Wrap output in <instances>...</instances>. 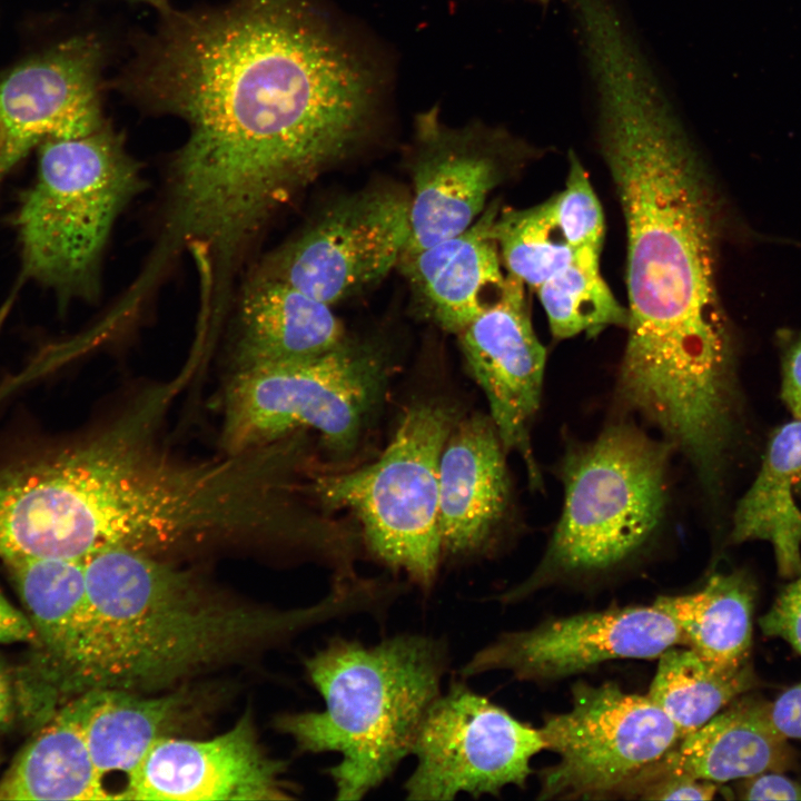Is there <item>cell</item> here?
<instances>
[{"label":"cell","instance_id":"cell-30","mask_svg":"<svg viewBox=\"0 0 801 801\" xmlns=\"http://www.w3.org/2000/svg\"><path fill=\"white\" fill-rule=\"evenodd\" d=\"M759 625L764 635L784 640L801 655V574L781 590Z\"/></svg>","mask_w":801,"mask_h":801},{"label":"cell","instance_id":"cell-13","mask_svg":"<svg viewBox=\"0 0 801 801\" xmlns=\"http://www.w3.org/2000/svg\"><path fill=\"white\" fill-rule=\"evenodd\" d=\"M408 154L413 184L409 237L414 253L466 230L504 178L512 141L479 123L446 126L433 108L417 116Z\"/></svg>","mask_w":801,"mask_h":801},{"label":"cell","instance_id":"cell-9","mask_svg":"<svg viewBox=\"0 0 801 801\" xmlns=\"http://www.w3.org/2000/svg\"><path fill=\"white\" fill-rule=\"evenodd\" d=\"M558 762L541 774L538 799H601L624 790L681 739L646 695L614 683L577 684L568 711L540 729Z\"/></svg>","mask_w":801,"mask_h":801},{"label":"cell","instance_id":"cell-25","mask_svg":"<svg viewBox=\"0 0 801 801\" xmlns=\"http://www.w3.org/2000/svg\"><path fill=\"white\" fill-rule=\"evenodd\" d=\"M755 586L743 572L713 574L692 593L659 596L654 605L711 666L734 671L750 663Z\"/></svg>","mask_w":801,"mask_h":801},{"label":"cell","instance_id":"cell-5","mask_svg":"<svg viewBox=\"0 0 801 801\" xmlns=\"http://www.w3.org/2000/svg\"><path fill=\"white\" fill-rule=\"evenodd\" d=\"M142 188L139 164L107 121L87 135L41 142L36 178L14 220L20 283L67 298L96 296L112 228Z\"/></svg>","mask_w":801,"mask_h":801},{"label":"cell","instance_id":"cell-18","mask_svg":"<svg viewBox=\"0 0 801 801\" xmlns=\"http://www.w3.org/2000/svg\"><path fill=\"white\" fill-rule=\"evenodd\" d=\"M506 454L490 416H461L439 459L438 532L442 558L488 555L512 504Z\"/></svg>","mask_w":801,"mask_h":801},{"label":"cell","instance_id":"cell-2","mask_svg":"<svg viewBox=\"0 0 801 801\" xmlns=\"http://www.w3.org/2000/svg\"><path fill=\"white\" fill-rule=\"evenodd\" d=\"M592 80L601 151L626 228L629 320L617 392L662 435L706 437L739 408L716 283L714 192L646 60H607Z\"/></svg>","mask_w":801,"mask_h":801},{"label":"cell","instance_id":"cell-15","mask_svg":"<svg viewBox=\"0 0 801 801\" xmlns=\"http://www.w3.org/2000/svg\"><path fill=\"white\" fill-rule=\"evenodd\" d=\"M103 47L92 36L62 41L0 77V182L36 146L99 129Z\"/></svg>","mask_w":801,"mask_h":801},{"label":"cell","instance_id":"cell-4","mask_svg":"<svg viewBox=\"0 0 801 801\" xmlns=\"http://www.w3.org/2000/svg\"><path fill=\"white\" fill-rule=\"evenodd\" d=\"M446 643L399 634L375 645L336 636L305 660L323 711L281 714L279 731L300 752H337L328 769L337 800H359L408 754L448 668Z\"/></svg>","mask_w":801,"mask_h":801},{"label":"cell","instance_id":"cell-10","mask_svg":"<svg viewBox=\"0 0 801 801\" xmlns=\"http://www.w3.org/2000/svg\"><path fill=\"white\" fill-rule=\"evenodd\" d=\"M409 230V196L396 187H367L332 200L256 273L332 306L397 266Z\"/></svg>","mask_w":801,"mask_h":801},{"label":"cell","instance_id":"cell-6","mask_svg":"<svg viewBox=\"0 0 801 801\" xmlns=\"http://www.w3.org/2000/svg\"><path fill=\"white\" fill-rule=\"evenodd\" d=\"M673 451L626 421L571 446L561 465L563 508L543 560L501 599L515 601L557 576L612 568L639 552L663 521Z\"/></svg>","mask_w":801,"mask_h":801},{"label":"cell","instance_id":"cell-26","mask_svg":"<svg viewBox=\"0 0 801 801\" xmlns=\"http://www.w3.org/2000/svg\"><path fill=\"white\" fill-rule=\"evenodd\" d=\"M756 684L751 663L734 671H720L692 649L672 646L659 656L647 696L683 738Z\"/></svg>","mask_w":801,"mask_h":801},{"label":"cell","instance_id":"cell-33","mask_svg":"<svg viewBox=\"0 0 801 801\" xmlns=\"http://www.w3.org/2000/svg\"><path fill=\"white\" fill-rule=\"evenodd\" d=\"M781 398L794 419L801 421V332L781 337Z\"/></svg>","mask_w":801,"mask_h":801},{"label":"cell","instance_id":"cell-16","mask_svg":"<svg viewBox=\"0 0 801 801\" xmlns=\"http://www.w3.org/2000/svg\"><path fill=\"white\" fill-rule=\"evenodd\" d=\"M285 764L259 745L247 713L210 740L164 736L147 753L123 800L266 801L293 799Z\"/></svg>","mask_w":801,"mask_h":801},{"label":"cell","instance_id":"cell-3","mask_svg":"<svg viewBox=\"0 0 801 801\" xmlns=\"http://www.w3.org/2000/svg\"><path fill=\"white\" fill-rule=\"evenodd\" d=\"M83 565L87 620L67 700L98 689H162L344 612L332 593L318 604L286 612L231 604L189 573L132 548H102Z\"/></svg>","mask_w":801,"mask_h":801},{"label":"cell","instance_id":"cell-35","mask_svg":"<svg viewBox=\"0 0 801 801\" xmlns=\"http://www.w3.org/2000/svg\"><path fill=\"white\" fill-rule=\"evenodd\" d=\"M34 631L26 615L0 590V644L33 643Z\"/></svg>","mask_w":801,"mask_h":801},{"label":"cell","instance_id":"cell-24","mask_svg":"<svg viewBox=\"0 0 801 801\" xmlns=\"http://www.w3.org/2000/svg\"><path fill=\"white\" fill-rule=\"evenodd\" d=\"M79 695L91 760L103 782L108 774H123L125 789L154 744L167 736L186 704L180 693L147 696L98 689Z\"/></svg>","mask_w":801,"mask_h":801},{"label":"cell","instance_id":"cell-31","mask_svg":"<svg viewBox=\"0 0 801 801\" xmlns=\"http://www.w3.org/2000/svg\"><path fill=\"white\" fill-rule=\"evenodd\" d=\"M716 792L718 785L714 782L674 775L643 783L627 795L650 800H711Z\"/></svg>","mask_w":801,"mask_h":801},{"label":"cell","instance_id":"cell-37","mask_svg":"<svg viewBox=\"0 0 801 801\" xmlns=\"http://www.w3.org/2000/svg\"><path fill=\"white\" fill-rule=\"evenodd\" d=\"M147 3L151 7H154L156 10L159 11L160 14H165L169 12L172 8L168 0H134Z\"/></svg>","mask_w":801,"mask_h":801},{"label":"cell","instance_id":"cell-28","mask_svg":"<svg viewBox=\"0 0 801 801\" xmlns=\"http://www.w3.org/2000/svg\"><path fill=\"white\" fill-rule=\"evenodd\" d=\"M492 235L508 275L536 289L575 251L560 229L552 198L525 209L498 211Z\"/></svg>","mask_w":801,"mask_h":801},{"label":"cell","instance_id":"cell-29","mask_svg":"<svg viewBox=\"0 0 801 801\" xmlns=\"http://www.w3.org/2000/svg\"><path fill=\"white\" fill-rule=\"evenodd\" d=\"M552 199L555 218L570 246L573 249H601L603 211L584 167L573 154L570 156L565 188Z\"/></svg>","mask_w":801,"mask_h":801},{"label":"cell","instance_id":"cell-19","mask_svg":"<svg viewBox=\"0 0 801 801\" xmlns=\"http://www.w3.org/2000/svg\"><path fill=\"white\" fill-rule=\"evenodd\" d=\"M498 211L494 201L466 230L398 260L414 308L445 332L458 335L505 281L492 235Z\"/></svg>","mask_w":801,"mask_h":801},{"label":"cell","instance_id":"cell-34","mask_svg":"<svg viewBox=\"0 0 801 801\" xmlns=\"http://www.w3.org/2000/svg\"><path fill=\"white\" fill-rule=\"evenodd\" d=\"M770 716L783 736L801 740V682L770 703Z\"/></svg>","mask_w":801,"mask_h":801},{"label":"cell","instance_id":"cell-1","mask_svg":"<svg viewBox=\"0 0 801 801\" xmlns=\"http://www.w3.org/2000/svg\"><path fill=\"white\" fill-rule=\"evenodd\" d=\"M141 36L116 88L181 118L156 248L228 277L270 217L353 155L377 115L375 65L313 0L171 9Z\"/></svg>","mask_w":801,"mask_h":801},{"label":"cell","instance_id":"cell-7","mask_svg":"<svg viewBox=\"0 0 801 801\" xmlns=\"http://www.w3.org/2000/svg\"><path fill=\"white\" fill-rule=\"evenodd\" d=\"M459 418L452 400L416 399L375 462L317 476L308 490L325 507L348 510L360 524L366 550L426 592L443 561L439 459Z\"/></svg>","mask_w":801,"mask_h":801},{"label":"cell","instance_id":"cell-22","mask_svg":"<svg viewBox=\"0 0 801 801\" xmlns=\"http://www.w3.org/2000/svg\"><path fill=\"white\" fill-rule=\"evenodd\" d=\"M0 800H115L87 746L80 695L60 706L21 749L0 779Z\"/></svg>","mask_w":801,"mask_h":801},{"label":"cell","instance_id":"cell-20","mask_svg":"<svg viewBox=\"0 0 801 801\" xmlns=\"http://www.w3.org/2000/svg\"><path fill=\"white\" fill-rule=\"evenodd\" d=\"M794 765V751L774 726L770 703L745 693L681 738L622 794L665 777L686 775L722 783L765 771L784 772Z\"/></svg>","mask_w":801,"mask_h":801},{"label":"cell","instance_id":"cell-17","mask_svg":"<svg viewBox=\"0 0 801 801\" xmlns=\"http://www.w3.org/2000/svg\"><path fill=\"white\" fill-rule=\"evenodd\" d=\"M3 563L36 635L31 659L13 675L17 711L41 725L66 703L65 688L87 620L85 565L30 557Z\"/></svg>","mask_w":801,"mask_h":801},{"label":"cell","instance_id":"cell-8","mask_svg":"<svg viewBox=\"0 0 801 801\" xmlns=\"http://www.w3.org/2000/svg\"><path fill=\"white\" fill-rule=\"evenodd\" d=\"M387 374L382 347L349 337L306 362L236 370L225 395L224 445L240 453L312 428L333 457L347 459L374 418Z\"/></svg>","mask_w":801,"mask_h":801},{"label":"cell","instance_id":"cell-36","mask_svg":"<svg viewBox=\"0 0 801 801\" xmlns=\"http://www.w3.org/2000/svg\"><path fill=\"white\" fill-rule=\"evenodd\" d=\"M17 699L13 675L0 661V729L8 728L14 720Z\"/></svg>","mask_w":801,"mask_h":801},{"label":"cell","instance_id":"cell-14","mask_svg":"<svg viewBox=\"0 0 801 801\" xmlns=\"http://www.w3.org/2000/svg\"><path fill=\"white\" fill-rule=\"evenodd\" d=\"M457 336L505 451L520 455L532 488L541 490L531 427L541 404L546 350L532 326L524 284L507 275L496 295Z\"/></svg>","mask_w":801,"mask_h":801},{"label":"cell","instance_id":"cell-27","mask_svg":"<svg viewBox=\"0 0 801 801\" xmlns=\"http://www.w3.org/2000/svg\"><path fill=\"white\" fill-rule=\"evenodd\" d=\"M600 251L575 249L572 259L536 289L555 338L595 336L609 326L627 325V309L601 275Z\"/></svg>","mask_w":801,"mask_h":801},{"label":"cell","instance_id":"cell-21","mask_svg":"<svg viewBox=\"0 0 801 801\" xmlns=\"http://www.w3.org/2000/svg\"><path fill=\"white\" fill-rule=\"evenodd\" d=\"M347 337L329 305L256 273L238 306L236 370L306 362L333 350Z\"/></svg>","mask_w":801,"mask_h":801},{"label":"cell","instance_id":"cell-11","mask_svg":"<svg viewBox=\"0 0 801 801\" xmlns=\"http://www.w3.org/2000/svg\"><path fill=\"white\" fill-rule=\"evenodd\" d=\"M545 749L540 729L463 683L435 700L418 729L412 754L416 767L404 784L411 800H453L498 795L523 788L531 759Z\"/></svg>","mask_w":801,"mask_h":801},{"label":"cell","instance_id":"cell-32","mask_svg":"<svg viewBox=\"0 0 801 801\" xmlns=\"http://www.w3.org/2000/svg\"><path fill=\"white\" fill-rule=\"evenodd\" d=\"M735 794L742 800H801V782L782 771H765L740 779Z\"/></svg>","mask_w":801,"mask_h":801},{"label":"cell","instance_id":"cell-38","mask_svg":"<svg viewBox=\"0 0 801 801\" xmlns=\"http://www.w3.org/2000/svg\"><path fill=\"white\" fill-rule=\"evenodd\" d=\"M535 2H538L541 4H546L550 0H533Z\"/></svg>","mask_w":801,"mask_h":801},{"label":"cell","instance_id":"cell-12","mask_svg":"<svg viewBox=\"0 0 801 801\" xmlns=\"http://www.w3.org/2000/svg\"><path fill=\"white\" fill-rule=\"evenodd\" d=\"M681 643L679 626L654 604L584 612L503 633L459 673L469 678L507 670L520 680L551 681L610 660L659 657Z\"/></svg>","mask_w":801,"mask_h":801},{"label":"cell","instance_id":"cell-23","mask_svg":"<svg viewBox=\"0 0 801 801\" xmlns=\"http://www.w3.org/2000/svg\"><path fill=\"white\" fill-rule=\"evenodd\" d=\"M801 481V421L793 419L771 435L755 479L733 513L731 541H767L779 574H801V508L793 490Z\"/></svg>","mask_w":801,"mask_h":801}]
</instances>
